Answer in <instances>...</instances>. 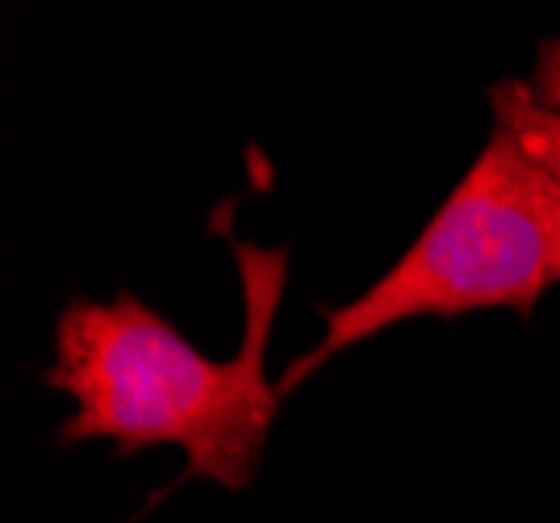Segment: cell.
I'll use <instances>...</instances> for the list:
<instances>
[{"mask_svg": "<svg viewBox=\"0 0 560 523\" xmlns=\"http://www.w3.org/2000/svg\"><path fill=\"white\" fill-rule=\"evenodd\" d=\"M493 121L560 185V114L544 109L523 80H502L490 93Z\"/></svg>", "mask_w": 560, "mask_h": 523, "instance_id": "cell-3", "label": "cell"}, {"mask_svg": "<svg viewBox=\"0 0 560 523\" xmlns=\"http://www.w3.org/2000/svg\"><path fill=\"white\" fill-rule=\"evenodd\" d=\"M552 286H560V185L493 126L486 151L410 252L369 293L327 310V335L280 377V394L397 323L493 306L532 314Z\"/></svg>", "mask_w": 560, "mask_h": 523, "instance_id": "cell-2", "label": "cell"}, {"mask_svg": "<svg viewBox=\"0 0 560 523\" xmlns=\"http://www.w3.org/2000/svg\"><path fill=\"white\" fill-rule=\"evenodd\" d=\"M234 260L247 318L231 360L192 348L126 289L114 302H71L59 314L55 364L43 377L75 403L59 444L114 440L121 452L172 444L185 452V477H210L231 490L256 477L284 398L264 360L289 252L234 239Z\"/></svg>", "mask_w": 560, "mask_h": 523, "instance_id": "cell-1", "label": "cell"}, {"mask_svg": "<svg viewBox=\"0 0 560 523\" xmlns=\"http://www.w3.org/2000/svg\"><path fill=\"white\" fill-rule=\"evenodd\" d=\"M532 93L544 109L560 114V38L544 43L536 59V80H532Z\"/></svg>", "mask_w": 560, "mask_h": 523, "instance_id": "cell-4", "label": "cell"}]
</instances>
